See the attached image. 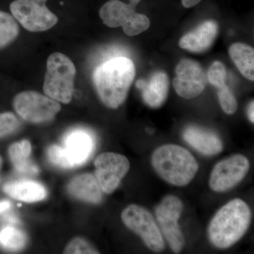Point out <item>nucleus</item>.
Returning a JSON list of instances; mask_svg holds the SVG:
<instances>
[{
    "instance_id": "nucleus-1",
    "label": "nucleus",
    "mask_w": 254,
    "mask_h": 254,
    "mask_svg": "<svg viewBox=\"0 0 254 254\" xmlns=\"http://www.w3.org/2000/svg\"><path fill=\"white\" fill-rule=\"evenodd\" d=\"M135 75L134 64L125 57L113 58L95 68L93 83L103 104L112 109L123 105Z\"/></svg>"
},
{
    "instance_id": "nucleus-2",
    "label": "nucleus",
    "mask_w": 254,
    "mask_h": 254,
    "mask_svg": "<svg viewBox=\"0 0 254 254\" xmlns=\"http://www.w3.org/2000/svg\"><path fill=\"white\" fill-rule=\"evenodd\" d=\"M252 220L250 208L244 200L236 198L223 205L210 222L208 235L218 249L229 248L245 235Z\"/></svg>"
},
{
    "instance_id": "nucleus-3",
    "label": "nucleus",
    "mask_w": 254,
    "mask_h": 254,
    "mask_svg": "<svg viewBox=\"0 0 254 254\" xmlns=\"http://www.w3.org/2000/svg\"><path fill=\"white\" fill-rule=\"evenodd\" d=\"M151 163L159 176L177 187L190 184L198 170L193 155L186 148L175 144L163 145L155 149Z\"/></svg>"
},
{
    "instance_id": "nucleus-4",
    "label": "nucleus",
    "mask_w": 254,
    "mask_h": 254,
    "mask_svg": "<svg viewBox=\"0 0 254 254\" xmlns=\"http://www.w3.org/2000/svg\"><path fill=\"white\" fill-rule=\"evenodd\" d=\"M76 70L74 64L60 53L50 55L47 61L43 91L56 101L68 104L74 92Z\"/></svg>"
},
{
    "instance_id": "nucleus-5",
    "label": "nucleus",
    "mask_w": 254,
    "mask_h": 254,
    "mask_svg": "<svg viewBox=\"0 0 254 254\" xmlns=\"http://www.w3.org/2000/svg\"><path fill=\"white\" fill-rule=\"evenodd\" d=\"M136 6L120 0H109L102 6L100 17L110 28H123L125 34L134 36L150 27L149 18L144 14L136 12Z\"/></svg>"
},
{
    "instance_id": "nucleus-6",
    "label": "nucleus",
    "mask_w": 254,
    "mask_h": 254,
    "mask_svg": "<svg viewBox=\"0 0 254 254\" xmlns=\"http://www.w3.org/2000/svg\"><path fill=\"white\" fill-rule=\"evenodd\" d=\"M48 0H14L10 4L11 15L25 29L31 32L48 31L58 18L48 9Z\"/></svg>"
},
{
    "instance_id": "nucleus-7",
    "label": "nucleus",
    "mask_w": 254,
    "mask_h": 254,
    "mask_svg": "<svg viewBox=\"0 0 254 254\" xmlns=\"http://www.w3.org/2000/svg\"><path fill=\"white\" fill-rule=\"evenodd\" d=\"M122 220L130 230L141 237L145 245L153 252H162L165 242L160 227L152 214L143 207L132 204L122 213Z\"/></svg>"
},
{
    "instance_id": "nucleus-8",
    "label": "nucleus",
    "mask_w": 254,
    "mask_h": 254,
    "mask_svg": "<svg viewBox=\"0 0 254 254\" xmlns=\"http://www.w3.org/2000/svg\"><path fill=\"white\" fill-rule=\"evenodd\" d=\"M183 209L181 199L174 195H166L155 208V216L162 235L176 254L181 252L185 243L179 225V219Z\"/></svg>"
},
{
    "instance_id": "nucleus-9",
    "label": "nucleus",
    "mask_w": 254,
    "mask_h": 254,
    "mask_svg": "<svg viewBox=\"0 0 254 254\" xmlns=\"http://www.w3.org/2000/svg\"><path fill=\"white\" fill-rule=\"evenodd\" d=\"M16 113L32 124L46 123L54 119L61 105L48 95L36 91H24L15 96L13 102Z\"/></svg>"
},
{
    "instance_id": "nucleus-10",
    "label": "nucleus",
    "mask_w": 254,
    "mask_h": 254,
    "mask_svg": "<svg viewBox=\"0 0 254 254\" xmlns=\"http://www.w3.org/2000/svg\"><path fill=\"white\" fill-rule=\"evenodd\" d=\"M250 168L248 159L235 155L219 162L210 174L209 186L215 192L231 190L245 178Z\"/></svg>"
},
{
    "instance_id": "nucleus-11",
    "label": "nucleus",
    "mask_w": 254,
    "mask_h": 254,
    "mask_svg": "<svg viewBox=\"0 0 254 254\" xmlns=\"http://www.w3.org/2000/svg\"><path fill=\"white\" fill-rule=\"evenodd\" d=\"M95 177L105 193H113L128 173L130 163L125 155L107 152L95 160Z\"/></svg>"
},
{
    "instance_id": "nucleus-12",
    "label": "nucleus",
    "mask_w": 254,
    "mask_h": 254,
    "mask_svg": "<svg viewBox=\"0 0 254 254\" xmlns=\"http://www.w3.org/2000/svg\"><path fill=\"white\" fill-rule=\"evenodd\" d=\"M173 86L177 94L185 99L196 98L206 85L207 76L200 65L193 60H182L177 65Z\"/></svg>"
},
{
    "instance_id": "nucleus-13",
    "label": "nucleus",
    "mask_w": 254,
    "mask_h": 254,
    "mask_svg": "<svg viewBox=\"0 0 254 254\" xmlns=\"http://www.w3.org/2000/svg\"><path fill=\"white\" fill-rule=\"evenodd\" d=\"M218 33V23L211 20L206 21L182 37L179 46L192 53H203L212 46Z\"/></svg>"
},
{
    "instance_id": "nucleus-14",
    "label": "nucleus",
    "mask_w": 254,
    "mask_h": 254,
    "mask_svg": "<svg viewBox=\"0 0 254 254\" xmlns=\"http://www.w3.org/2000/svg\"><path fill=\"white\" fill-rule=\"evenodd\" d=\"M136 86L141 90L145 104L152 108H158L163 105L168 98L170 81L166 73L157 71L150 76L148 81L138 80Z\"/></svg>"
},
{
    "instance_id": "nucleus-15",
    "label": "nucleus",
    "mask_w": 254,
    "mask_h": 254,
    "mask_svg": "<svg viewBox=\"0 0 254 254\" xmlns=\"http://www.w3.org/2000/svg\"><path fill=\"white\" fill-rule=\"evenodd\" d=\"M94 139L84 130H74L68 133L64 139V147L68 158L76 166L84 163L94 149Z\"/></svg>"
},
{
    "instance_id": "nucleus-16",
    "label": "nucleus",
    "mask_w": 254,
    "mask_h": 254,
    "mask_svg": "<svg viewBox=\"0 0 254 254\" xmlns=\"http://www.w3.org/2000/svg\"><path fill=\"white\" fill-rule=\"evenodd\" d=\"M185 141L200 153L207 155L218 154L223 149L220 137L205 128L197 126H190L183 133Z\"/></svg>"
},
{
    "instance_id": "nucleus-17",
    "label": "nucleus",
    "mask_w": 254,
    "mask_h": 254,
    "mask_svg": "<svg viewBox=\"0 0 254 254\" xmlns=\"http://www.w3.org/2000/svg\"><path fill=\"white\" fill-rule=\"evenodd\" d=\"M69 194L77 199L98 204L103 199V190L91 174H82L75 177L68 183Z\"/></svg>"
},
{
    "instance_id": "nucleus-18",
    "label": "nucleus",
    "mask_w": 254,
    "mask_h": 254,
    "mask_svg": "<svg viewBox=\"0 0 254 254\" xmlns=\"http://www.w3.org/2000/svg\"><path fill=\"white\" fill-rule=\"evenodd\" d=\"M4 193L14 199L34 203L46 198V189L38 182L18 180L6 182L2 187Z\"/></svg>"
},
{
    "instance_id": "nucleus-19",
    "label": "nucleus",
    "mask_w": 254,
    "mask_h": 254,
    "mask_svg": "<svg viewBox=\"0 0 254 254\" xmlns=\"http://www.w3.org/2000/svg\"><path fill=\"white\" fill-rule=\"evenodd\" d=\"M229 54L239 71L250 81L254 80V50L244 43L232 45Z\"/></svg>"
},
{
    "instance_id": "nucleus-20",
    "label": "nucleus",
    "mask_w": 254,
    "mask_h": 254,
    "mask_svg": "<svg viewBox=\"0 0 254 254\" xmlns=\"http://www.w3.org/2000/svg\"><path fill=\"white\" fill-rule=\"evenodd\" d=\"M8 153L11 163L18 173H38V168L29 160L31 145L27 140L13 143L10 145Z\"/></svg>"
},
{
    "instance_id": "nucleus-21",
    "label": "nucleus",
    "mask_w": 254,
    "mask_h": 254,
    "mask_svg": "<svg viewBox=\"0 0 254 254\" xmlns=\"http://www.w3.org/2000/svg\"><path fill=\"white\" fill-rule=\"evenodd\" d=\"M19 34V28L12 15L0 11V50L9 46Z\"/></svg>"
},
{
    "instance_id": "nucleus-22",
    "label": "nucleus",
    "mask_w": 254,
    "mask_h": 254,
    "mask_svg": "<svg viewBox=\"0 0 254 254\" xmlns=\"http://www.w3.org/2000/svg\"><path fill=\"white\" fill-rule=\"evenodd\" d=\"M26 243V235L21 230L13 227H6L0 232V244L7 250H21Z\"/></svg>"
},
{
    "instance_id": "nucleus-23",
    "label": "nucleus",
    "mask_w": 254,
    "mask_h": 254,
    "mask_svg": "<svg viewBox=\"0 0 254 254\" xmlns=\"http://www.w3.org/2000/svg\"><path fill=\"white\" fill-rule=\"evenodd\" d=\"M47 156L50 163L60 168L70 169L76 167L68 158L64 148L60 145H50L47 150Z\"/></svg>"
},
{
    "instance_id": "nucleus-24",
    "label": "nucleus",
    "mask_w": 254,
    "mask_h": 254,
    "mask_svg": "<svg viewBox=\"0 0 254 254\" xmlns=\"http://www.w3.org/2000/svg\"><path fill=\"white\" fill-rule=\"evenodd\" d=\"M226 77V68L223 64L217 61L210 65L207 75V79L213 86L220 88L225 86Z\"/></svg>"
},
{
    "instance_id": "nucleus-25",
    "label": "nucleus",
    "mask_w": 254,
    "mask_h": 254,
    "mask_svg": "<svg viewBox=\"0 0 254 254\" xmlns=\"http://www.w3.org/2000/svg\"><path fill=\"white\" fill-rule=\"evenodd\" d=\"M218 95L222 109L225 113L232 115L236 113L237 110L236 98L226 84L218 88Z\"/></svg>"
},
{
    "instance_id": "nucleus-26",
    "label": "nucleus",
    "mask_w": 254,
    "mask_h": 254,
    "mask_svg": "<svg viewBox=\"0 0 254 254\" xmlns=\"http://www.w3.org/2000/svg\"><path fill=\"white\" fill-rule=\"evenodd\" d=\"M64 253L68 254H99V252L95 249L86 240L76 237L68 244Z\"/></svg>"
},
{
    "instance_id": "nucleus-27",
    "label": "nucleus",
    "mask_w": 254,
    "mask_h": 254,
    "mask_svg": "<svg viewBox=\"0 0 254 254\" xmlns=\"http://www.w3.org/2000/svg\"><path fill=\"white\" fill-rule=\"evenodd\" d=\"M18 126L19 122L14 113H0V138L15 131Z\"/></svg>"
},
{
    "instance_id": "nucleus-28",
    "label": "nucleus",
    "mask_w": 254,
    "mask_h": 254,
    "mask_svg": "<svg viewBox=\"0 0 254 254\" xmlns=\"http://www.w3.org/2000/svg\"><path fill=\"white\" fill-rule=\"evenodd\" d=\"M201 0H182L184 7L190 8L198 4Z\"/></svg>"
},
{
    "instance_id": "nucleus-29",
    "label": "nucleus",
    "mask_w": 254,
    "mask_h": 254,
    "mask_svg": "<svg viewBox=\"0 0 254 254\" xmlns=\"http://www.w3.org/2000/svg\"><path fill=\"white\" fill-rule=\"evenodd\" d=\"M10 207H11V203L8 200L0 201V213H3L4 211L9 210Z\"/></svg>"
},
{
    "instance_id": "nucleus-30",
    "label": "nucleus",
    "mask_w": 254,
    "mask_h": 254,
    "mask_svg": "<svg viewBox=\"0 0 254 254\" xmlns=\"http://www.w3.org/2000/svg\"><path fill=\"white\" fill-rule=\"evenodd\" d=\"M254 101H252V103H250V106H249L248 108V117L249 119H250L251 123H254Z\"/></svg>"
},
{
    "instance_id": "nucleus-31",
    "label": "nucleus",
    "mask_w": 254,
    "mask_h": 254,
    "mask_svg": "<svg viewBox=\"0 0 254 254\" xmlns=\"http://www.w3.org/2000/svg\"><path fill=\"white\" fill-rule=\"evenodd\" d=\"M141 0H129V3H131V4L135 5V6H137L138 4H139L140 1H141Z\"/></svg>"
},
{
    "instance_id": "nucleus-32",
    "label": "nucleus",
    "mask_w": 254,
    "mask_h": 254,
    "mask_svg": "<svg viewBox=\"0 0 254 254\" xmlns=\"http://www.w3.org/2000/svg\"><path fill=\"white\" fill-rule=\"evenodd\" d=\"M1 156H0V168H1Z\"/></svg>"
}]
</instances>
